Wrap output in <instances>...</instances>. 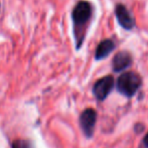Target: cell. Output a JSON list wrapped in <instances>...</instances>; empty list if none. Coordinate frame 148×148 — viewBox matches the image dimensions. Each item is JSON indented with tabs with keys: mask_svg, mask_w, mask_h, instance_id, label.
<instances>
[{
	"mask_svg": "<svg viewBox=\"0 0 148 148\" xmlns=\"http://www.w3.org/2000/svg\"><path fill=\"white\" fill-rule=\"evenodd\" d=\"M114 47H115V45H114V42L111 39H105V40H103L98 45L97 49H96V53H95L96 60L105 59L113 51Z\"/></svg>",
	"mask_w": 148,
	"mask_h": 148,
	"instance_id": "obj_7",
	"label": "cell"
},
{
	"mask_svg": "<svg viewBox=\"0 0 148 148\" xmlns=\"http://www.w3.org/2000/svg\"><path fill=\"white\" fill-rule=\"evenodd\" d=\"M141 86V79L137 74L127 72L118 78L117 90L126 97H132Z\"/></svg>",
	"mask_w": 148,
	"mask_h": 148,
	"instance_id": "obj_2",
	"label": "cell"
},
{
	"mask_svg": "<svg viewBox=\"0 0 148 148\" xmlns=\"http://www.w3.org/2000/svg\"><path fill=\"white\" fill-rule=\"evenodd\" d=\"M12 148H33V145L30 141L25 140V139H17L13 141Z\"/></svg>",
	"mask_w": 148,
	"mask_h": 148,
	"instance_id": "obj_8",
	"label": "cell"
},
{
	"mask_svg": "<svg viewBox=\"0 0 148 148\" xmlns=\"http://www.w3.org/2000/svg\"><path fill=\"white\" fill-rule=\"evenodd\" d=\"M92 15V6L87 1H80L73 10V20L75 25V33L78 42V47L84 39V27L90 20Z\"/></svg>",
	"mask_w": 148,
	"mask_h": 148,
	"instance_id": "obj_1",
	"label": "cell"
},
{
	"mask_svg": "<svg viewBox=\"0 0 148 148\" xmlns=\"http://www.w3.org/2000/svg\"><path fill=\"white\" fill-rule=\"evenodd\" d=\"M143 142H144V145L148 148V133L146 135H145L144 139H143Z\"/></svg>",
	"mask_w": 148,
	"mask_h": 148,
	"instance_id": "obj_9",
	"label": "cell"
},
{
	"mask_svg": "<svg viewBox=\"0 0 148 148\" xmlns=\"http://www.w3.org/2000/svg\"><path fill=\"white\" fill-rule=\"evenodd\" d=\"M114 86V79L112 76H107L96 82L93 88V93L99 101H103L108 97Z\"/></svg>",
	"mask_w": 148,
	"mask_h": 148,
	"instance_id": "obj_4",
	"label": "cell"
},
{
	"mask_svg": "<svg viewBox=\"0 0 148 148\" xmlns=\"http://www.w3.org/2000/svg\"><path fill=\"white\" fill-rule=\"evenodd\" d=\"M96 121H97V113L92 108H88V109H86L81 114V117H80L81 128H82L85 136L88 137V138L92 137V135H93L94 130H95Z\"/></svg>",
	"mask_w": 148,
	"mask_h": 148,
	"instance_id": "obj_3",
	"label": "cell"
},
{
	"mask_svg": "<svg viewBox=\"0 0 148 148\" xmlns=\"http://www.w3.org/2000/svg\"><path fill=\"white\" fill-rule=\"evenodd\" d=\"M116 16L117 20L122 27L126 29H131L134 26V19L127 10V8L122 4H119L116 7Z\"/></svg>",
	"mask_w": 148,
	"mask_h": 148,
	"instance_id": "obj_5",
	"label": "cell"
},
{
	"mask_svg": "<svg viewBox=\"0 0 148 148\" xmlns=\"http://www.w3.org/2000/svg\"><path fill=\"white\" fill-rule=\"evenodd\" d=\"M132 62L131 56L127 51H120L113 59V70L115 72H121L128 68Z\"/></svg>",
	"mask_w": 148,
	"mask_h": 148,
	"instance_id": "obj_6",
	"label": "cell"
}]
</instances>
